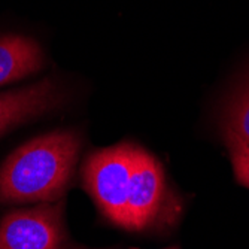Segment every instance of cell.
<instances>
[{
  "label": "cell",
  "mask_w": 249,
  "mask_h": 249,
  "mask_svg": "<svg viewBox=\"0 0 249 249\" xmlns=\"http://www.w3.org/2000/svg\"><path fill=\"white\" fill-rule=\"evenodd\" d=\"M81 136L54 130L21 145L0 167V203H51L73 176Z\"/></svg>",
  "instance_id": "cell-1"
},
{
  "label": "cell",
  "mask_w": 249,
  "mask_h": 249,
  "mask_svg": "<svg viewBox=\"0 0 249 249\" xmlns=\"http://www.w3.org/2000/svg\"><path fill=\"white\" fill-rule=\"evenodd\" d=\"M133 143H118L93 152L82 167L84 188L100 212L114 224L127 229V197L134 166Z\"/></svg>",
  "instance_id": "cell-2"
},
{
  "label": "cell",
  "mask_w": 249,
  "mask_h": 249,
  "mask_svg": "<svg viewBox=\"0 0 249 249\" xmlns=\"http://www.w3.org/2000/svg\"><path fill=\"white\" fill-rule=\"evenodd\" d=\"M63 243L61 205L40 203L9 212L0 221V249H61Z\"/></svg>",
  "instance_id": "cell-3"
},
{
  "label": "cell",
  "mask_w": 249,
  "mask_h": 249,
  "mask_svg": "<svg viewBox=\"0 0 249 249\" xmlns=\"http://www.w3.org/2000/svg\"><path fill=\"white\" fill-rule=\"evenodd\" d=\"M166 193L164 170L154 155L136 146L127 197V230L141 231L155 221Z\"/></svg>",
  "instance_id": "cell-4"
},
{
  "label": "cell",
  "mask_w": 249,
  "mask_h": 249,
  "mask_svg": "<svg viewBox=\"0 0 249 249\" xmlns=\"http://www.w3.org/2000/svg\"><path fill=\"white\" fill-rule=\"evenodd\" d=\"M61 88L53 78L0 93V136L53 110L61 102Z\"/></svg>",
  "instance_id": "cell-5"
},
{
  "label": "cell",
  "mask_w": 249,
  "mask_h": 249,
  "mask_svg": "<svg viewBox=\"0 0 249 249\" xmlns=\"http://www.w3.org/2000/svg\"><path fill=\"white\" fill-rule=\"evenodd\" d=\"M45 57L33 37L6 33L0 35V87L37 73Z\"/></svg>",
  "instance_id": "cell-6"
},
{
  "label": "cell",
  "mask_w": 249,
  "mask_h": 249,
  "mask_svg": "<svg viewBox=\"0 0 249 249\" xmlns=\"http://www.w3.org/2000/svg\"><path fill=\"white\" fill-rule=\"evenodd\" d=\"M222 130H229L249 145V73L240 82L224 110Z\"/></svg>",
  "instance_id": "cell-7"
},
{
  "label": "cell",
  "mask_w": 249,
  "mask_h": 249,
  "mask_svg": "<svg viewBox=\"0 0 249 249\" xmlns=\"http://www.w3.org/2000/svg\"><path fill=\"white\" fill-rule=\"evenodd\" d=\"M222 133L231 157L234 176L243 187L249 188V145L229 130H222Z\"/></svg>",
  "instance_id": "cell-8"
}]
</instances>
